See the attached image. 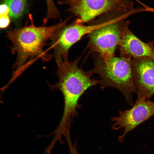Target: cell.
<instances>
[{"mask_svg": "<svg viewBox=\"0 0 154 154\" xmlns=\"http://www.w3.org/2000/svg\"><path fill=\"white\" fill-rule=\"evenodd\" d=\"M154 116V102L147 99H137L130 109L119 111L118 115L113 117L111 121L112 130L123 129L122 134L118 137L120 142L124 140L126 134L140 124Z\"/></svg>", "mask_w": 154, "mask_h": 154, "instance_id": "cell-7", "label": "cell"}, {"mask_svg": "<svg viewBox=\"0 0 154 154\" xmlns=\"http://www.w3.org/2000/svg\"><path fill=\"white\" fill-rule=\"evenodd\" d=\"M96 74L100 79V88H115L125 97L127 104H133V94L136 90L133 79V64L131 58L113 56L107 59L99 56L95 58L93 68L88 72Z\"/></svg>", "mask_w": 154, "mask_h": 154, "instance_id": "cell-3", "label": "cell"}, {"mask_svg": "<svg viewBox=\"0 0 154 154\" xmlns=\"http://www.w3.org/2000/svg\"><path fill=\"white\" fill-rule=\"evenodd\" d=\"M47 6V13L43 19V23H46L50 19L59 18L60 14L54 2V0H45Z\"/></svg>", "mask_w": 154, "mask_h": 154, "instance_id": "cell-11", "label": "cell"}, {"mask_svg": "<svg viewBox=\"0 0 154 154\" xmlns=\"http://www.w3.org/2000/svg\"><path fill=\"white\" fill-rule=\"evenodd\" d=\"M3 2L8 5L9 9L10 18L17 21L24 16L27 9L28 0H3Z\"/></svg>", "mask_w": 154, "mask_h": 154, "instance_id": "cell-10", "label": "cell"}, {"mask_svg": "<svg viewBox=\"0 0 154 154\" xmlns=\"http://www.w3.org/2000/svg\"><path fill=\"white\" fill-rule=\"evenodd\" d=\"M66 19L50 26L36 27L33 24L7 32V37L12 44V52L17 55L15 64L16 70L13 75L17 78L37 57L43 56V47L48 40H51L56 32L66 25Z\"/></svg>", "mask_w": 154, "mask_h": 154, "instance_id": "cell-2", "label": "cell"}, {"mask_svg": "<svg viewBox=\"0 0 154 154\" xmlns=\"http://www.w3.org/2000/svg\"><path fill=\"white\" fill-rule=\"evenodd\" d=\"M65 136L69 147L70 154H79L77 147V139L73 143L70 136V132H67Z\"/></svg>", "mask_w": 154, "mask_h": 154, "instance_id": "cell-12", "label": "cell"}, {"mask_svg": "<svg viewBox=\"0 0 154 154\" xmlns=\"http://www.w3.org/2000/svg\"><path fill=\"white\" fill-rule=\"evenodd\" d=\"M0 27L1 29H4L9 25L10 22V17L9 12H0Z\"/></svg>", "mask_w": 154, "mask_h": 154, "instance_id": "cell-13", "label": "cell"}, {"mask_svg": "<svg viewBox=\"0 0 154 154\" xmlns=\"http://www.w3.org/2000/svg\"><path fill=\"white\" fill-rule=\"evenodd\" d=\"M78 60L68 61L58 66L57 73L58 81L52 88L62 93L64 100L63 114L57 131L65 134L70 129L73 119L78 115L80 107L79 100L89 88L99 84V80L91 78L88 72H85L78 66Z\"/></svg>", "mask_w": 154, "mask_h": 154, "instance_id": "cell-1", "label": "cell"}, {"mask_svg": "<svg viewBox=\"0 0 154 154\" xmlns=\"http://www.w3.org/2000/svg\"><path fill=\"white\" fill-rule=\"evenodd\" d=\"M132 61L137 99L147 100L154 95V60L143 57L133 58Z\"/></svg>", "mask_w": 154, "mask_h": 154, "instance_id": "cell-8", "label": "cell"}, {"mask_svg": "<svg viewBox=\"0 0 154 154\" xmlns=\"http://www.w3.org/2000/svg\"><path fill=\"white\" fill-rule=\"evenodd\" d=\"M129 15L114 13L105 24L89 34V46L98 56L107 59L114 56L119 46Z\"/></svg>", "mask_w": 154, "mask_h": 154, "instance_id": "cell-4", "label": "cell"}, {"mask_svg": "<svg viewBox=\"0 0 154 154\" xmlns=\"http://www.w3.org/2000/svg\"><path fill=\"white\" fill-rule=\"evenodd\" d=\"M58 3L68 5V11L78 17L75 22L79 24L105 13H129L134 9L131 0H65Z\"/></svg>", "mask_w": 154, "mask_h": 154, "instance_id": "cell-5", "label": "cell"}, {"mask_svg": "<svg viewBox=\"0 0 154 154\" xmlns=\"http://www.w3.org/2000/svg\"><path fill=\"white\" fill-rule=\"evenodd\" d=\"M105 21L88 25L75 23L62 27L52 40L54 56L58 65L67 62L69 50L71 46L84 35L89 34L103 26Z\"/></svg>", "mask_w": 154, "mask_h": 154, "instance_id": "cell-6", "label": "cell"}, {"mask_svg": "<svg viewBox=\"0 0 154 154\" xmlns=\"http://www.w3.org/2000/svg\"><path fill=\"white\" fill-rule=\"evenodd\" d=\"M125 26L119 46L121 57L137 58L147 57L154 60L153 42L145 43L141 40Z\"/></svg>", "mask_w": 154, "mask_h": 154, "instance_id": "cell-9", "label": "cell"}]
</instances>
